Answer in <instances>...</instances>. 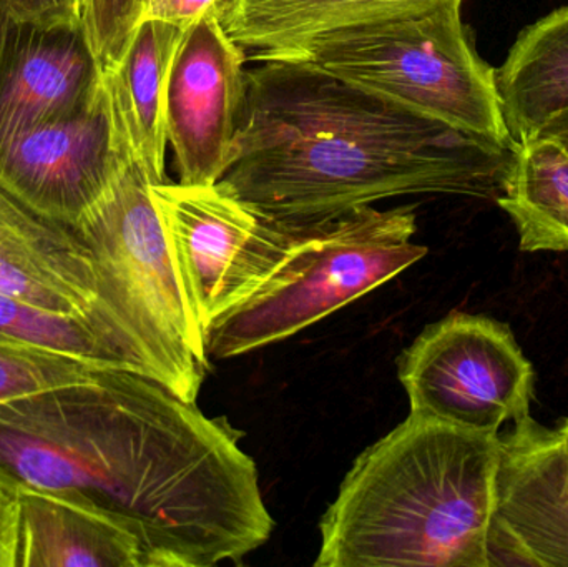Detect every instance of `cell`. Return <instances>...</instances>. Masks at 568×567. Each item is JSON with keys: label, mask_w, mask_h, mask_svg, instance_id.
Instances as JSON below:
<instances>
[{"label": "cell", "mask_w": 568, "mask_h": 567, "mask_svg": "<svg viewBox=\"0 0 568 567\" xmlns=\"http://www.w3.org/2000/svg\"><path fill=\"white\" fill-rule=\"evenodd\" d=\"M242 433L123 368L0 403V472L80 496L139 536L146 567L240 563L275 529Z\"/></svg>", "instance_id": "6da1fadb"}, {"label": "cell", "mask_w": 568, "mask_h": 567, "mask_svg": "<svg viewBox=\"0 0 568 567\" xmlns=\"http://www.w3.org/2000/svg\"><path fill=\"white\" fill-rule=\"evenodd\" d=\"M519 145L460 132L296 60L246 72L230 195L280 225L311 229L403 195L490 199Z\"/></svg>", "instance_id": "7a4b0ae2"}, {"label": "cell", "mask_w": 568, "mask_h": 567, "mask_svg": "<svg viewBox=\"0 0 568 567\" xmlns=\"http://www.w3.org/2000/svg\"><path fill=\"white\" fill-rule=\"evenodd\" d=\"M503 438L410 415L364 449L314 567H489Z\"/></svg>", "instance_id": "3957f363"}, {"label": "cell", "mask_w": 568, "mask_h": 567, "mask_svg": "<svg viewBox=\"0 0 568 567\" xmlns=\"http://www.w3.org/2000/svg\"><path fill=\"white\" fill-rule=\"evenodd\" d=\"M153 183L160 182L132 156L72 230L92 256L102 302L135 340L156 379L196 402L210 366L205 333L183 290Z\"/></svg>", "instance_id": "277c9868"}, {"label": "cell", "mask_w": 568, "mask_h": 567, "mask_svg": "<svg viewBox=\"0 0 568 567\" xmlns=\"http://www.w3.org/2000/svg\"><path fill=\"white\" fill-rule=\"evenodd\" d=\"M416 230L413 206L373 205L303 230L275 273L206 330L210 358L283 342L396 279L427 255Z\"/></svg>", "instance_id": "5b68a950"}, {"label": "cell", "mask_w": 568, "mask_h": 567, "mask_svg": "<svg viewBox=\"0 0 568 567\" xmlns=\"http://www.w3.org/2000/svg\"><path fill=\"white\" fill-rule=\"evenodd\" d=\"M460 7L463 0H447L417 16L331 33L287 60L460 132L516 143L500 110L496 69L477 55Z\"/></svg>", "instance_id": "8992f818"}, {"label": "cell", "mask_w": 568, "mask_h": 567, "mask_svg": "<svg viewBox=\"0 0 568 567\" xmlns=\"http://www.w3.org/2000/svg\"><path fill=\"white\" fill-rule=\"evenodd\" d=\"M410 415L496 433L530 418L534 372L509 326L454 313L426 326L397 360Z\"/></svg>", "instance_id": "52a82bcc"}, {"label": "cell", "mask_w": 568, "mask_h": 567, "mask_svg": "<svg viewBox=\"0 0 568 567\" xmlns=\"http://www.w3.org/2000/svg\"><path fill=\"white\" fill-rule=\"evenodd\" d=\"M152 196L190 308L205 335L275 273L303 233L273 222L219 183L166 180L153 183Z\"/></svg>", "instance_id": "ba28073f"}, {"label": "cell", "mask_w": 568, "mask_h": 567, "mask_svg": "<svg viewBox=\"0 0 568 567\" xmlns=\"http://www.w3.org/2000/svg\"><path fill=\"white\" fill-rule=\"evenodd\" d=\"M132 156L103 80L75 112L0 146V186L42 219L73 229Z\"/></svg>", "instance_id": "9c48e42d"}, {"label": "cell", "mask_w": 568, "mask_h": 567, "mask_svg": "<svg viewBox=\"0 0 568 567\" xmlns=\"http://www.w3.org/2000/svg\"><path fill=\"white\" fill-rule=\"evenodd\" d=\"M245 50L233 42L216 10L183 30L170 63L166 140L180 182L215 185L232 162L246 97Z\"/></svg>", "instance_id": "30bf717a"}, {"label": "cell", "mask_w": 568, "mask_h": 567, "mask_svg": "<svg viewBox=\"0 0 568 567\" xmlns=\"http://www.w3.org/2000/svg\"><path fill=\"white\" fill-rule=\"evenodd\" d=\"M529 566L568 567V452L532 418L503 439L490 551Z\"/></svg>", "instance_id": "8fae6325"}, {"label": "cell", "mask_w": 568, "mask_h": 567, "mask_svg": "<svg viewBox=\"0 0 568 567\" xmlns=\"http://www.w3.org/2000/svg\"><path fill=\"white\" fill-rule=\"evenodd\" d=\"M0 293L99 323L122 340L153 373L135 340L102 302L92 256L77 233L37 215L2 186Z\"/></svg>", "instance_id": "7c38bea8"}, {"label": "cell", "mask_w": 568, "mask_h": 567, "mask_svg": "<svg viewBox=\"0 0 568 567\" xmlns=\"http://www.w3.org/2000/svg\"><path fill=\"white\" fill-rule=\"evenodd\" d=\"M102 82L85 23L13 19L0 53V146L75 112Z\"/></svg>", "instance_id": "4fadbf2b"}, {"label": "cell", "mask_w": 568, "mask_h": 567, "mask_svg": "<svg viewBox=\"0 0 568 567\" xmlns=\"http://www.w3.org/2000/svg\"><path fill=\"white\" fill-rule=\"evenodd\" d=\"M17 567H146L123 519L80 496L20 489Z\"/></svg>", "instance_id": "5bb4252c"}, {"label": "cell", "mask_w": 568, "mask_h": 567, "mask_svg": "<svg viewBox=\"0 0 568 567\" xmlns=\"http://www.w3.org/2000/svg\"><path fill=\"white\" fill-rule=\"evenodd\" d=\"M447 0H229L222 23L253 60L293 59L343 30L404 19Z\"/></svg>", "instance_id": "9a60e30c"}, {"label": "cell", "mask_w": 568, "mask_h": 567, "mask_svg": "<svg viewBox=\"0 0 568 567\" xmlns=\"http://www.w3.org/2000/svg\"><path fill=\"white\" fill-rule=\"evenodd\" d=\"M185 27L143 19L113 69L103 72L116 123L132 155L156 182L165 173V93L170 63Z\"/></svg>", "instance_id": "2e32d148"}, {"label": "cell", "mask_w": 568, "mask_h": 567, "mask_svg": "<svg viewBox=\"0 0 568 567\" xmlns=\"http://www.w3.org/2000/svg\"><path fill=\"white\" fill-rule=\"evenodd\" d=\"M510 139L523 145L568 115V6L524 29L496 69Z\"/></svg>", "instance_id": "e0dca14e"}, {"label": "cell", "mask_w": 568, "mask_h": 567, "mask_svg": "<svg viewBox=\"0 0 568 567\" xmlns=\"http://www.w3.org/2000/svg\"><path fill=\"white\" fill-rule=\"evenodd\" d=\"M514 220L524 252L568 250V152L554 136L517 149L506 189L497 196Z\"/></svg>", "instance_id": "ac0fdd59"}, {"label": "cell", "mask_w": 568, "mask_h": 567, "mask_svg": "<svg viewBox=\"0 0 568 567\" xmlns=\"http://www.w3.org/2000/svg\"><path fill=\"white\" fill-rule=\"evenodd\" d=\"M0 336L155 378L140 356L99 323L83 316L53 312L3 293H0Z\"/></svg>", "instance_id": "d6986e66"}, {"label": "cell", "mask_w": 568, "mask_h": 567, "mask_svg": "<svg viewBox=\"0 0 568 567\" xmlns=\"http://www.w3.org/2000/svg\"><path fill=\"white\" fill-rule=\"evenodd\" d=\"M100 368L112 366L0 336V403L83 382Z\"/></svg>", "instance_id": "ffe728a7"}, {"label": "cell", "mask_w": 568, "mask_h": 567, "mask_svg": "<svg viewBox=\"0 0 568 567\" xmlns=\"http://www.w3.org/2000/svg\"><path fill=\"white\" fill-rule=\"evenodd\" d=\"M152 0H85L83 23L102 72L122 59L130 37L146 19Z\"/></svg>", "instance_id": "44dd1931"}, {"label": "cell", "mask_w": 568, "mask_h": 567, "mask_svg": "<svg viewBox=\"0 0 568 567\" xmlns=\"http://www.w3.org/2000/svg\"><path fill=\"white\" fill-rule=\"evenodd\" d=\"M19 22L57 26L83 22L85 0H3Z\"/></svg>", "instance_id": "7402d4cb"}, {"label": "cell", "mask_w": 568, "mask_h": 567, "mask_svg": "<svg viewBox=\"0 0 568 567\" xmlns=\"http://www.w3.org/2000/svg\"><path fill=\"white\" fill-rule=\"evenodd\" d=\"M20 489L16 479L0 472V567H17Z\"/></svg>", "instance_id": "603a6c76"}, {"label": "cell", "mask_w": 568, "mask_h": 567, "mask_svg": "<svg viewBox=\"0 0 568 567\" xmlns=\"http://www.w3.org/2000/svg\"><path fill=\"white\" fill-rule=\"evenodd\" d=\"M226 2L229 0H152L146 19L153 17L186 27L209 10H216L222 17Z\"/></svg>", "instance_id": "cb8c5ba5"}, {"label": "cell", "mask_w": 568, "mask_h": 567, "mask_svg": "<svg viewBox=\"0 0 568 567\" xmlns=\"http://www.w3.org/2000/svg\"><path fill=\"white\" fill-rule=\"evenodd\" d=\"M540 136H554V139L559 140V142L566 146L568 152V115L552 123ZM537 139H539V136H537Z\"/></svg>", "instance_id": "d4e9b609"}, {"label": "cell", "mask_w": 568, "mask_h": 567, "mask_svg": "<svg viewBox=\"0 0 568 567\" xmlns=\"http://www.w3.org/2000/svg\"><path fill=\"white\" fill-rule=\"evenodd\" d=\"M13 17L10 16L3 0H0V53H2L3 45H6L7 36H9L10 26H12Z\"/></svg>", "instance_id": "484cf974"}, {"label": "cell", "mask_w": 568, "mask_h": 567, "mask_svg": "<svg viewBox=\"0 0 568 567\" xmlns=\"http://www.w3.org/2000/svg\"><path fill=\"white\" fill-rule=\"evenodd\" d=\"M557 433H559L560 438H562L564 445H566L568 452V419L559 429H557Z\"/></svg>", "instance_id": "4316f807"}]
</instances>
